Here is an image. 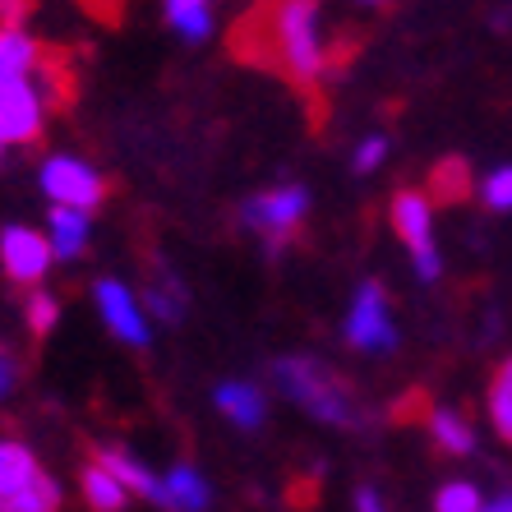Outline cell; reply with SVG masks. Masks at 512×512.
<instances>
[{
    "instance_id": "cell-5",
    "label": "cell",
    "mask_w": 512,
    "mask_h": 512,
    "mask_svg": "<svg viewBox=\"0 0 512 512\" xmlns=\"http://www.w3.org/2000/svg\"><path fill=\"white\" fill-rule=\"evenodd\" d=\"M346 342L356 351H393L397 346V323L379 282H365L356 291V305L346 314Z\"/></svg>"
},
{
    "instance_id": "cell-3",
    "label": "cell",
    "mask_w": 512,
    "mask_h": 512,
    "mask_svg": "<svg viewBox=\"0 0 512 512\" xmlns=\"http://www.w3.org/2000/svg\"><path fill=\"white\" fill-rule=\"evenodd\" d=\"M393 231L402 236L411 259H416V273L425 282H434L443 263L434 254V203H429V194H420V190L393 194Z\"/></svg>"
},
{
    "instance_id": "cell-15",
    "label": "cell",
    "mask_w": 512,
    "mask_h": 512,
    "mask_svg": "<svg viewBox=\"0 0 512 512\" xmlns=\"http://www.w3.org/2000/svg\"><path fill=\"white\" fill-rule=\"evenodd\" d=\"M79 485H84V499H88V508H93V512H120L125 503H130V489L120 485V480L111 476L102 462H88Z\"/></svg>"
},
{
    "instance_id": "cell-29",
    "label": "cell",
    "mask_w": 512,
    "mask_h": 512,
    "mask_svg": "<svg viewBox=\"0 0 512 512\" xmlns=\"http://www.w3.org/2000/svg\"><path fill=\"white\" fill-rule=\"evenodd\" d=\"M485 512H512V499H499L494 508H485Z\"/></svg>"
},
{
    "instance_id": "cell-14",
    "label": "cell",
    "mask_w": 512,
    "mask_h": 512,
    "mask_svg": "<svg viewBox=\"0 0 512 512\" xmlns=\"http://www.w3.org/2000/svg\"><path fill=\"white\" fill-rule=\"evenodd\" d=\"M217 411L240 429L263 425V397L250 383H222V388H217Z\"/></svg>"
},
{
    "instance_id": "cell-9",
    "label": "cell",
    "mask_w": 512,
    "mask_h": 512,
    "mask_svg": "<svg viewBox=\"0 0 512 512\" xmlns=\"http://www.w3.org/2000/svg\"><path fill=\"white\" fill-rule=\"evenodd\" d=\"M93 300H97V314H102V323H107L120 342H130V346L148 342V323H143L134 296L120 282H111V277H107V282H97L93 286Z\"/></svg>"
},
{
    "instance_id": "cell-7",
    "label": "cell",
    "mask_w": 512,
    "mask_h": 512,
    "mask_svg": "<svg viewBox=\"0 0 512 512\" xmlns=\"http://www.w3.org/2000/svg\"><path fill=\"white\" fill-rule=\"evenodd\" d=\"M51 245H47V231H33V227H5L0 231V268L10 282H24L37 291V282L47 277L51 268Z\"/></svg>"
},
{
    "instance_id": "cell-18",
    "label": "cell",
    "mask_w": 512,
    "mask_h": 512,
    "mask_svg": "<svg viewBox=\"0 0 512 512\" xmlns=\"http://www.w3.org/2000/svg\"><path fill=\"white\" fill-rule=\"evenodd\" d=\"M167 24L176 28L185 42H203V37L213 33V10H208L203 0H171V5H167Z\"/></svg>"
},
{
    "instance_id": "cell-17",
    "label": "cell",
    "mask_w": 512,
    "mask_h": 512,
    "mask_svg": "<svg viewBox=\"0 0 512 512\" xmlns=\"http://www.w3.org/2000/svg\"><path fill=\"white\" fill-rule=\"evenodd\" d=\"M429 434L439 443V453H448V457H466L476 448V434H471V425L457 411H434L429 416Z\"/></svg>"
},
{
    "instance_id": "cell-24",
    "label": "cell",
    "mask_w": 512,
    "mask_h": 512,
    "mask_svg": "<svg viewBox=\"0 0 512 512\" xmlns=\"http://www.w3.org/2000/svg\"><path fill=\"white\" fill-rule=\"evenodd\" d=\"M434 190H439V199H462L466 194V167L462 162H443V167H434Z\"/></svg>"
},
{
    "instance_id": "cell-12",
    "label": "cell",
    "mask_w": 512,
    "mask_h": 512,
    "mask_svg": "<svg viewBox=\"0 0 512 512\" xmlns=\"http://www.w3.org/2000/svg\"><path fill=\"white\" fill-rule=\"evenodd\" d=\"M97 462L107 466L111 476H116L120 485L130 489V494H143V499H153L157 508H171V503H167V480H157L153 471H143V462H134V457L116 453V448H107V453H97Z\"/></svg>"
},
{
    "instance_id": "cell-13",
    "label": "cell",
    "mask_w": 512,
    "mask_h": 512,
    "mask_svg": "<svg viewBox=\"0 0 512 512\" xmlns=\"http://www.w3.org/2000/svg\"><path fill=\"white\" fill-rule=\"evenodd\" d=\"M88 213H70V208H51L47 213V245L56 259H79L88 250Z\"/></svg>"
},
{
    "instance_id": "cell-27",
    "label": "cell",
    "mask_w": 512,
    "mask_h": 512,
    "mask_svg": "<svg viewBox=\"0 0 512 512\" xmlns=\"http://www.w3.org/2000/svg\"><path fill=\"white\" fill-rule=\"evenodd\" d=\"M28 19V5H19V0H0V28H24Z\"/></svg>"
},
{
    "instance_id": "cell-8",
    "label": "cell",
    "mask_w": 512,
    "mask_h": 512,
    "mask_svg": "<svg viewBox=\"0 0 512 512\" xmlns=\"http://www.w3.org/2000/svg\"><path fill=\"white\" fill-rule=\"evenodd\" d=\"M42 120H47V97L33 79L0 88V139L5 143H33L42 134Z\"/></svg>"
},
{
    "instance_id": "cell-21",
    "label": "cell",
    "mask_w": 512,
    "mask_h": 512,
    "mask_svg": "<svg viewBox=\"0 0 512 512\" xmlns=\"http://www.w3.org/2000/svg\"><path fill=\"white\" fill-rule=\"evenodd\" d=\"M434 512H485L480 503V489L466 485V480H453V485L439 489V499H434Z\"/></svg>"
},
{
    "instance_id": "cell-11",
    "label": "cell",
    "mask_w": 512,
    "mask_h": 512,
    "mask_svg": "<svg viewBox=\"0 0 512 512\" xmlns=\"http://www.w3.org/2000/svg\"><path fill=\"white\" fill-rule=\"evenodd\" d=\"M47 476L42 466H37V457L28 453L24 443H14V439H0V512L10 508L24 489H33L37 480Z\"/></svg>"
},
{
    "instance_id": "cell-30",
    "label": "cell",
    "mask_w": 512,
    "mask_h": 512,
    "mask_svg": "<svg viewBox=\"0 0 512 512\" xmlns=\"http://www.w3.org/2000/svg\"><path fill=\"white\" fill-rule=\"evenodd\" d=\"M0 153H5V139H0Z\"/></svg>"
},
{
    "instance_id": "cell-4",
    "label": "cell",
    "mask_w": 512,
    "mask_h": 512,
    "mask_svg": "<svg viewBox=\"0 0 512 512\" xmlns=\"http://www.w3.org/2000/svg\"><path fill=\"white\" fill-rule=\"evenodd\" d=\"M42 194H47L56 208H70V213H88L107 199V180L97 176L88 162L79 157H47L42 162Z\"/></svg>"
},
{
    "instance_id": "cell-19",
    "label": "cell",
    "mask_w": 512,
    "mask_h": 512,
    "mask_svg": "<svg viewBox=\"0 0 512 512\" xmlns=\"http://www.w3.org/2000/svg\"><path fill=\"white\" fill-rule=\"evenodd\" d=\"M489 420H494V429L512 443V360L494 374V383H489Z\"/></svg>"
},
{
    "instance_id": "cell-26",
    "label": "cell",
    "mask_w": 512,
    "mask_h": 512,
    "mask_svg": "<svg viewBox=\"0 0 512 512\" xmlns=\"http://www.w3.org/2000/svg\"><path fill=\"white\" fill-rule=\"evenodd\" d=\"M14 383H19V360L10 351H0V402L14 393Z\"/></svg>"
},
{
    "instance_id": "cell-6",
    "label": "cell",
    "mask_w": 512,
    "mask_h": 512,
    "mask_svg": "<svg viewBox=\"0 0 512 512\" xmlns=\"http://www.w3.org/2000/svg\"><path fill=\"white\" fill-rule=\"evenodd\" d=\"M305 213H310V194L300 190V185L268 190V194H259V199L245 203V222H250L254 231H263L273 245H282L286 236H296V227L305 222Z\"/></svg>"
},
{
    "instance_id": "cell-20",
    "label": "cell",
    "mask_w": 512,
    "mask_h": 512,
    "mask_svg": "<svg viewBox=\"0 0 512 512\" xmlns=\"http://www.w3.org/2000/svg\"><path fill=\"white\" fill-rule=\"evenodd\" d=\"M24 319H28V328H33L37 337H47L51 328H56V319H60V300L37 286V291H28V300H24Z\"/></svg>"
},
{
    "instance_id": "cell-22",
    "label": "cell",
    "mask_w": 512,
    "mask_h": 512,
    "mask_svg": "<svg viewBox=\"0 0 512 512\" xmlns=\"http://www.w3.org/2000/svg\"><path fill=\"white\" fill-rule=\"evenodd\" d=\"M148 310H153L162 323H176L180 310H185V300H180V286H176V282L153 286V291H148Z\"/></svg>"
},
{
    "instance_id": "cell-1",
    "label": "cell",
    "mask_w": 512,
    "mask_h": 512,
    "mask_svg": "<svg viewBox=\"0 0 512 512\" xmlns=\"http://www.w3.org/2000/svg\"><path fill=\"white\" fill-rule=\"evenodd\" d=\"M245 51L250 60H268L291 79L296 88L310 93L319 84V74L328 70V56H323V37H319V5L310 0H291V5H273V10L245 14L236 28V42H250Z\"/></svg>"
},
{
    "instance_id": "cell-25",
    "label": "cell",
    "mask_w": 512,
    "mask_h": 512,
    "mask_svg": "<svg viewBox=\"0 0 512 512\" xmlns=\"http://www.w3.org/2000/svg\"><path fill=\"white\" fill-rule=\"evenodd\" d=\"M383 157H388V139H379V134H374V139H365L356 148V171H374Z\"/></svg>"
},
{
    "instance_id": "cell-28",
    "label": "cell",
    "mask_w": 512,
    "mask_h": 512,
    "mask_svg": "<svg viewBox=\"0 0 512 512\" xmlns=\"http://www.w3.org/2000/svg\"><path fill=\"white\" fill-rule=\"evenodd\" d=\"M356 512H383V499H379V489H370V485L360 489V494H356Z\"/></svg>"
},
{
    "instance_id": "cell-10",
    "label": "cell",
    "mask_w": 512,
    "mask_h": 512,
    "mask_svg": "<svg viewBox=\"0 0 512 512\" xmlns=\"http://www.w3.org/2000/svg\"><path fill=\"white\" fill-rule=\"evenodd\" d=\"M42 60H47V51L28 28H0V88L28 84L42 70Z\"/></svg>"
},
{
    "instance_id": "cell-16",
    "label": "cell",
    "mask_w": 512,
    "mask_h": 512,
    "mask_svg": "<svg viewBox=\"0 0 512 512\" xmlns=\"http://www.w3.org/2000/svg\"><path fill=\"white\" fill-rule=\"evenodd\" d=\"M167 503L171 512H203L213 503V489H208V480L194 466H176L167 476Z\"/></svg>"
},
{
    "instance_id": "cell-2",
    "label": "cell",
    "mask_w": 512,
    "mask_h": 512,
    "mask_svg": "<svg viewBox=\"0 0 512 512\" xmlns=\"http://www.w3.org/2000/svg\"><path fill=\"white\" fill-rule=\"evenodd\" d=\"M273 379L277 388H282L286 397H296L310 416L328 420V425H360V411H356V397H351V388H346L337 374H328L323 365H314V360L305 356H286L273 365Z\"/></svg>"
},
{
    "instance_id": "cell-23",
    "label": "cell",
    "mask_w": 512,
    "mask_h": 512,
    "mask_svg": "<svg viewBox=\"0 0 512 512\" xmlns=\"http://www.w3.org/2000/svg\"><path fill=\"white\" fill-rule=\"evenodd\" d=\"M480 199H485L494 213H508V208H512V167H499L494 176H485Z\"/></svg>"
}]
</instances>
